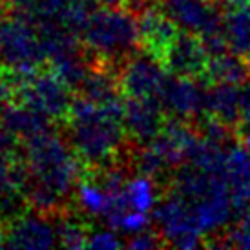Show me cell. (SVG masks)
Returning a JSON list of instances; mask_svg holds the SVG:
<instances>
[{
    "mask_svg": "<svg viewBox=\"0 0 250 250\" xmlns=\"http://www.w3.org/2000/svg\"><path fill=\"white\" fill-rule=\"evenodd\" d=\"M22 155L29 172L22 190L28 207L55 217L70 207L71 190L81 179L75 152L64 135L46 130L22 143Z\"/></svg>",
    "mask_w": 250,
    "mask_h": 250,
    "instance_id": "1",
    "label": "cell"
},
{
    "mask_svg": "<svg viewBox=\"0 0 250 250\" xmlns=\"http://www.w3.org/2000/svg\"><path fill=\"white\" fill-rule=\"evenodd\" d=\"M64 137L75 152L81 174L99 172L130 161V139L125 130V103L97 104L77 95L70 117L64 121Z\"/></svg>",
    "mask_w": 250,
    "mask_h": 250,
    "instance_id": "2",
    "label": "cell"
},
{
    "mask_svg": "<svg viewBox=\"0 0 250 250\" xmlns=\"http://www.w3.org/2000/svg\"><path fill=\"white\" fill-rule=\"evenodd\" d=\"M81 41L93 61L121 70L130 57L139 53V22L126 7L99 6L81 31Z\"/></svg>",
    "mask_w": 250,
    "mask_h": 250,
    "instance_id": "3",
    "label": "cell"
},
{
    "mask_svg": "<svg viewBox=\"0 0 250 250\" xmlns=\"http://www.w3.org/2000/svg\"><path fill=\"white\" fill-rule=\"evenodd\" d=\"M9 79L15 86V103L28 106L31 110L41 111L51 121L64 123L70 117L73 106V93L68 84L64 83L48 64L33 73H17L9 70Z\"/></svg>",
    "mask_w": 250,
    "mask_h": 250,
    "instance_id": "4",
    "label": "cell"
},
{
    "mask_svg": "<svg viewBox=\"0 0 250 250\" xmlns=\"http://www.w3.org/2000/svg\"><path fill=\"white\" fill-rule=\"evenodd\" d=\"M159 6L183 31L201 37L210 57L229 53L223 7L215 0H159Z\"/></svg>",
    "mask_w": 250,
    "mask_h": 250,
    "instance_id": "5",
    "label": "cell"
},
{
    "mask_svg": "<svg viewBox=\"0 0 250 250\" xmlns=\"http://www.w3.org/2000/svg\"><path fill=\"white\" fill-rule=\"evenodd\" d=\"M155 230L165 239L167 247L194 249L201 247L205 234L199 229L192 205L172 190H165L153 210Z\"/></svg>",
    "mask_w": 250,
    "mask_h": 250,
    "instance_id": "6",
    "label": "cell"
},
{
    "mask_svg": "<svg viewBox=\"0 0 250 250\" xmlns=\"http://www.w3.org/2000/svg\"><path fill=\"white\" fill-rule=\"evenodd\" d=\"M168 71L165 66L141 49L119 70V86L126 97H159Z\"/></svg>",
    "mask_w": 250,
    "mask_h": 250,
    "instance_id": "7",
    "label": "cell"
},
{
    "mask_svg": "<svg viewBox=\"0 0 250 250\" xmlns=\"http://www.w3.org/2000/svg\"><path fill=\"white\" fill-rule=\"evenodd\" d=\"M207 86L203 81L179 77L168 73L161 88L159 101L168 115L183 117L187 121H195L205 115V91Z\"/></svg>",
    "mask_w": 250,
    "mask_h": 250,
    "instance_id": "8",
    "label": "cell"
},
{
    "mask_svg": "<svg viewBox=\"0 0 250 250\" xmlns=\"http://www.w3.org/2000/svg\"><path fill=\"white\" fill-rule=\"evenodd\" d=\"M51 215L28 208L6 223L7 249H53L59 245Z\"/></svg>",
    "mask_w": 250,
    "mask_h": 250,
    "instance_id": "9",
    "label": "cell"
},
{
    "mask_svg": "<svg viewBox=\"0 0 250 250\" xmlns=\"http://www.w3.org/2000/svg\"><path fill=\"white\" fill-rule=\"evenodd\" d=\"M165 121L167 111L159 97L125 99V130L132 145H150L161 133Z\"/></svg>",
    "mask_w": 250,
    "mask_h": 250,
    "instance_id": "10",
    "label": "cell"
},
{
    "mask_svg": "<svg viewBox=\"0 0 250 250\" xmlns=\"http://www.w3.org/2000/svg\"><path fill=\"white\" fill-rule=\"evenodd\" d=\"M208 62L210 53L205 48L201 37L181 29L177 39L172 42L170 49L167 51L163 66L170 75L190 77V79L203 81Z\"/></svg>",
    "mask_w": 250,
    "mask_h": 250,
    "instance_id": "11",
    "label": "cell"
},
{
    "mask_svg": "<svg viewBox=\"0 0 250 250\" xmlns=\"http://www.w3.org/2000/svg\"><path fill=\"white\" fill-rule=\"evenodd\" d=\"M141 49L157 59L161 64L167 57L172 42L177 39L181 28L161 6H146L137 13Z\"/></svg>",
    "mask_w": 250,
    "mask_h": 250,
    "instance_id": "12",
    "label": "cell"
},
{
    "mask_svg": "<svg viewBox=\"0 0 250 250\" xmlns=\"http://www.w3.org/2000/svg\"><path fill=\"white\" fill-rule=\"evenodd\" d=\"M225 35L232 53L250 57V0H225Z\"/></svg>",
    "mask_w": 250,
    "mask_h": 250,
    "instance_id": "13",
    "label": "cell"
},
{
    "mask_svg": "<svg viewBox=\"0 0 250 250\" xmlns=\"http://www.w3.org/2000/svg\"><path fill=\"white\" fill-rule=\"evenodd\" d=\"M241 86L230 83H214L208 84L205 91V111L229 125L232 130L236 128L241 113Z\"/></svg>",
    "mask_w": 250,
    "mask_h": 250,
    "instance_id": "14",
    "label": "cell"
},
{
    "mask_svg": "<svg viewBox=\"0 0 250 250\" xmlns=\"http://www.w3.org/2000/svg\"><path fill=\"white\" fill-rule=\"evenodd\" d=\"M51 119L41 111H35L21 103H11L0 111V125L17 139L24 141L35 137L39 133L51 130Z\"/></svg>",
    "mask_w": 250,
    "mask_h": 250,
    "instance_id": "15",
    "label": "cell"
},
{
    "mask_svg": "<svg viewBox=\"0 0 250 250\" xmlns=\"http://www.w3.org/2000/svg\"><path fill=\"white\" fill-rule=\"evenodd\" d=\"M250 81L249 75V62L245 57L236 55V53H223L217 57H210L208 68L205 73L203 83L214 84V83H230V84H247Z\"/></svg>",
    "mask_w": 250,
    "mask_h": 250,
    "instance_id": "16",
    "label": "cell"
},
{
    "mask_svg": "<svg viewBox=\"0 0 250 250\" xmlns=\"http://www.w3.org/2000/svg\"><path fill=\"white\" fill-rule=\"evenodd\" d=\"M53 219H55L57 227L59 247H64V249H84L88 245V237H90L91 230L88 227L86 219L73 207L64 208Z\"/></svg>",
    "mask_w": 250,
    "mask_h": 250,
    "instance_id": "17",
    "label": "cell"
},
{
    "mask_svg": "<svg viewBox=\"0 0 250 250\" xmlns=\"http://www.w3.org/2000/svg\"><path fill=\"white\" fill-rule=\"evenodd\" d=\"M77 201L79 207L93 215H103L108 207V195L95 181L81 177L77 183Z\"/></svg>",
    "mask_w": 250,
    "mask_h": 250,
    "instance_id": "18",
    "label": "cell"
},
{
    "mask_svg": "<svg viewBox=\"0 0 250 250\" xmlns=\"http://www.w3.org/2000/svg\"><path fill=\"white\" fill-rule=\"evenodd\" d=\"M155 181L137 174V177L128 179L126 183V195L133 210L139 212H150L155 203Z\"/></svg>",
    "mask_w": 250,
    "mask_h": 250,
    "instance_id": "19",
    "label": "cell"
},
{
    "mask_svg": "<svg viewBox=\"0 0 250 250\" xmlns=\"http://www.w3.org/2000/svg\"><path fill=\"white\" fill-rule=\"evenodd\" d=\"M227 241L230 247L237 249H250V210H247L243 215H239V221L234 229H230L227 234Z\"/></svg>",
    "mask_w": 250,
    "mask_h": 250,
    "instance_id": "20",
    "label": "cell"
},
{
    "mask_svg": "<svg viewBox=\"0 0 250 250\" xmlns=\"http://www.w3.org/2000/svg\"><path fill=\"white\" fill-rule=\"evenodd\" d=\"M126 247L128 249H157V247H167L165 239L161 237V234L155 229H145L137 232L135 236H130L126 239Z\"/></svg>",
    "mask_w": 250,
    "mask_h": 250,
    "instance_id": "21",
    "label": "cell"
},
{
    "mask_svg": "<svg viewBox=\"0 0 250 250\" xmlns=\"http://www.w3.org/2000/svg\"><path fill=\"white\" fill-rule=\"evenodd\" d=\"M121 247H126V241H121L117 237V234L110 232V230H95V232H90L88 245H86V249H101V250L121 249Z\"/></svg>",
    "mask_w": 250,
    "mask_h": 250,
    "instance_id": "22",
    "label": "cell"
},
{
    "mask_svg": "<svg viewBox=\"0 0 250 250\" xmlns=\"http://www.w3.org/2000/svg\"><path fill=\"white\" fill-rule=\"evenodd\" d=\"M11 103H15V86L9 79L7 66L0 61V111Z\"/></svg>",
    "mask_w": 250,
    "mask_h": 250,
    "instance_id": "23",
    "label": "cell"
},
{
    "mask_svg": "<svg viewBox=\"0 0 250 250\" xmlns=\"http://www.w3.org/2000/svg\"><path fill=\"white\" fill-rule=\"evenodd\" d=\"M39 0H0V4H4L9 9H17V11H28L29 7H33Z\"/></svg>",
    "mask_w": 250,
    "mask_h": 250,
    "instance_id": "24",
    "label": "cell"
},
{
    "mask_svg": "<svg viewBox=\"0 0 250 250\" xmlns=\"http://www.w3.org/2000/svg\"><path fill=\"white\" fill-rule=\"evenodd\" d=\"M148 2H153V0H125V7L130 9L132 13H139L146 6H150Z\"/></svg>",
    "mask_w": 250,
    "mask_h": 250,
    "instance_id": "25",
    "label": "cell"
},
{
    "mask_svg": "<svg viewBox=\"0 0 250 250\" xmlns=\"http://www.w3.org/2000/svg\"><path fill=\"white\" fill-rule=\"evenodd\" d=\"M99 6L106 7H125V0H95Z\"/></svg>",
    "mask_w": 250,
    "mask_h": 250,
    "instance_id": "26",
    "label": "cell"
}]
</instances>
